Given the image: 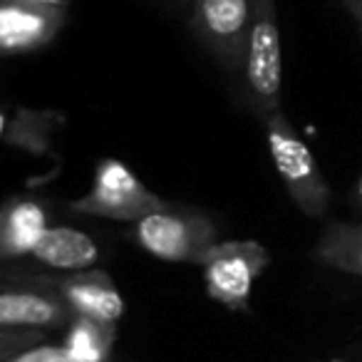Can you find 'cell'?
<instances>
[{"label": "cell", "instance_id": "cell-1", "mask_svg": "<svg viewBox=\"0 0 362 362\" xmlns=\"http://www.w3.org/2000/svg\"><path fill=\"white\" fill-rule=\"evenodd\" d=\"M129 236L141 251L159 261L202 266L204 256L221 241V226L206 211L166 204L132 223Z\"/></svg>", "mask_w": 362, "mask_h": 362}, {"label": "cell", "instance_id": "cell-2", "mask_svg": "<svg viewBox=\"0 0 362 362\" xmlns=\"http://www.w3.org/2000/svg\"><path fill=\"white\" fill-rule=\"evenodd\" d=\"M261 122L263 129H266L273 166H276L291 202L308 218H322L330 211L332 194L310 146L300 139V134L296 132V127L291 124L283 110L273 112Z\"/></svg>", "mask_w": 362, "mask_h": 362}, {"label": "cell", "instance_id": "cell-3", "mask_svg": "<svg viewBox=\"0 0 362 362\" xmlns=\"http://www.w3.org/2000/svg\"><path fill=\"white\" fill-rule=\"evenodd\" d=\"M241 80L246 105L258 119L283 110V52L276 0H251V25Z\"/></svg>", "mask_w": 362, "mask_h": 362}, {"label": "cell", "instance_id": "cell-4", "mask_svg": "<svg viewBox=\"0 0 362 362\" xmlns=\"http://www.w3.org/2000/svg\"><path fill=\"white\" fill-rule=\"evenodd\" d=\"M166 204H169L166 199H161L149 187H144V181L132 174L124 161L105 156L95 166L90 192L85 197L75 199L70 209L75 214H82V216L134 223L164 209Z\"/></svg>", "mask_w": 362, "mask_h": 362}, {"label": "cell", "instance_id": "cell-5", "mask_svg": "<svg viewBox=\"0 0 362 362\" xmlns=\"http://www.w3.org/2000/svg\"><path fill=\"white\" fill-rule=\"evenodd\" d=\"M251 0H192L189 30L226 75L241 80Z\"/></svg>", "mask_w": 362, "mask_h": 362}, {"label": "cell", "instance_id": "cell-6", "mask_svg": "<svg viewBox=\"0 0 362 362\" xmlns=\"http://www.w3.org/2000/svg\"><path fill=\"white\" fill-rule=\"evenodd\" d=\"M271 266V253L258 241H218L204 256L202 271L211 300L233 313H251V293Z\"/></svg>", "mask_w": 362, "mask_h": 362}, {"label": "cell", "instance_id": "cell-7", "mask_svg": "<svg viewBox=\"0 0 362 362\" xmlns=\"http://www.w3.org/2000/svg\"><path fill=\"white\" fill-rule=\"evenodd\" d=\"M72 317L70 308L40 273L0 268V327L62 332Z\"/></svg>", "mask_w": 362, "mask_h": 362}, {"label": "cell", "instance_id": "cell-8", "mask_svg": "<svg viewBox=\"0 0 362 362\" xmlns=\"http://www.w3.org/2000/svg\"><path fill=\"white\" fill-rule=\"evenodd\" d=\"M67 8L0 0V60L47 47L65 28Z\"/></svg>", "mask_w": 362, "mask_h": 362}, {"label": "cell", "instance_id": "cell-9", "mask_svg": "<svg viewBox=\"0 0 362 362\" xmlns=\"http://www.w3.org/2000/svg\"><path fill=\"white\" fill-rule=\"evenodd\" d=\"M40 278L62 298L72 315L119 325L124 315V298L107 271L87 268L75 273H40Z\"/></svg>", "mask_w": 362, "mask_h": 362}, {"label": "cell", "instance_id": "cell-10", "mask_svg": "<svg viewBox=\"0 0 362 362\" xmlns=\"http://www.w3.org/2000/svg\"><path fill=\"white\" fill-rule=\"evenodd\" d=\"M52 226V204L35 194H13L0 204V268L28 261Z\"/></svg>", "mask_w": 362, "mask_h": 362}, {"label": "cell", "instance_id": "cell-11", "mask_svg": "<svg viewBox=\"0 0 362 362\" xmlns=\"http://www.w3.org/2000/svg\"><path fill=\"white\" fill-rule=\"evenodd\" d=\"M105 256V246L92 233L77 226H55L42 233L28 261L52 273H75L97 268Z\"/></svg>", "mask_w": 362, "mask_h": 362}, {"label": "cell", "instance_id": "cell-12", "mask_svg": "<svg viewBox=\"0 0 362 362\" xmlns=\"http://www.w3.org/2000/svg\"><path fill=\"white\" fill-rule=\"evenodd\" d=\"M313 258L335 271L362 278V221H330L313 246Z\"/></svg>", "mask_w": 362, "mask_h": 362}, {"label": "cell", "instance_id": "cell-13", "mask_svg": "<svg viewBox=\"0 0 362 362\" xmlns=\"http://www.w3.org/2000/svg\"><path fill=\"white\" fill-rule=\"evenodd\" d=\"M117 322H102L75 315L62 330V345L82 362H115L112 352L117 345Z\"/></svg>", "mask_w": 362, "mask_h": 362}, {"label": "cell", "instance_id": "cell-14", "mask_svg": "<svg viewBox=\"0 0 362 362\" xmlns=\"http://www.w3.org/2000/svg\"><path fill=\"white\" fill-rule=\"evenodd\" d=\"M0 362H82V360H77L62 342L40 340L23 347V350H16L13 355L3 357Z\"/></svg>", "mask_w": 362, "mask_h": 362}, {"label": "cell", "instance_id": "cell-15", "mask_svg": "<svg viewBox=\"0 0 362 362\" xmlns=\"http://www.w3.org/2000/svg\"><path fill=\"white\" fill-rule=\"evenodd\" d=\"M47 340V332L42 330H16V327H0V360L13 355L16 350L33 345V342Z\"/></svg>", "mask_w": 362, "mask_h": 362}, {"label": "cell", "instance_id": "cell-16", "mask_svg": "<svg viewBox=\"0 0 362 362\" xmlns=\"http://www.w3.org/2000/svg\"><path fill=\"white\" fill-rule=\"evenodd\" d=\"M340 3H342V8L355 18V23L362 21V0H340Z\"/></svg>", "mask_w": 362, "mask_h": 362}, {"label": "cell", "instance_id": "cell-17", "mask_svg": "<svg viewBox=\"0 0 362 362\" xmlns=\"http://www.w3.org/2000/svg\"><path fill=\"white\" fill-rule=\"evenodd\" d=\"M350 202H352V206L360 209V211H362V174H360V179L355 181V187H352Z\"/></svg>", "mask_w": 362, "mask_h": 362}, {"label": "cell", "instance_id": "cell-18", "mask_svg": "<svg viewBox=\"0 0 362 362\" xmlns=\"http://www.w3.org/2000/svg\"><path fill=\"white\" fill-rule=\"evenodd\" d=\"M18 3H33V6H57V8H70L72 0H18Z\"/></svg>", "mask_w": 362, "mask_h": 362}, {"label": "cell", "instance_id": "cell-19", "mask_svg": "<svg viewBox=\"0 0 362 362\" xmlns=\"http://www.w3.org/2000/svg\"><path fill=\"white\" fill-rule=\"evenodd\" d=\"M357 28H360V35H362V21H360V23H357Z\"/></svg>", "mask_w": 362, "mask_h": 362}, {"label": "cell", "instance_id": "cell-20", "mask_svg": "<svg viewBox=\"0 0 362 362\" xmlns=\"http://www.w3.org/2000/svg\"><path fill=\"white\" fill-rule=\"evenodd\" d=\"M330 362H345V360H330Z\"/></svg>", "mask_w": 362, "mask_h": 362}, {"label": "cell", "instance_id": "cell-21", "mask_svg": "<svg viewBox=\"0 0 362 362\" xmlns=\"http://www.w3.org/2000/svg\"><path fill=\"white\" fill-rule=\"evenodd\" d=\"M360 352H362V350H360Z\"/></svg>", "mask_w": 362, "mask_h": 362}]
</instances>
